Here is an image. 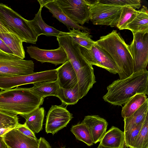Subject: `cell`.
<instances>
[{
	"label": "cell",
	"instance_id": "cell-1",
	"mask_svg": "<svg viewBox=\"0 0 148 148\" xmlns=\"http://www.w3.org/2000/svg\"><path fill=\"white\" fill-rule=\"evenodd\" d=\"M107 92L103 98L114 106L125 104L138 94L148 95V71L133 73L125 79L114 81L107 87Z\"/></svg>",
	"mask_w": 148,
	"mask_h": 148
},
{
	"label": "cell",
	"instance_id": "cell-2",
	"mask_svg": "<svg viewBox=\"0 0 148 148\" xmlns=\"http://www.w3.org/2000/svg\"><path fill=\"white\" fill-rule=\"evenodd\" d=\"M95 41L116 64L120 79H125L132 74L133 59L129 45L119 33L113 30Z\"/></svg>",
	"mask_w": 148,
	"mask_h": 148
},
{
	"label": "cell",
	"instance_id": "cell-3",
	"mask_svg": "<svg viewBox=\"0 0 148 148\" xmlns=\"http://www.w3.org/2000/svg\"><path fill=\"white\" fill-rule=\"evenodd\" d=\"M44 98L35 94L30 88L16 87L0 91V111L22 117L38 108Z\"/></svg>",
	"mask_w": 148,
	"mask_h": 148
},
{
	"label": "cell",
	"instance_id": "cell-4",
	"mask_svg": "<svg viewBox=\"0 0 148 148\" xmlns=\"http://www.w3.org/2000/svg\"><path fill=\"white\" fill-rule=\"evenodd\" d=\"M0 21L6 27L18 36L23 42L36 44L38 37L22 17L7 5L0 3Z\"/></svg>",
	"mask_w": 148,
	"mask_h": 148
},
{
	"label": "cell",
	"instance_id": "cell-5",
	"mask_svg": "<svg viewBox=\"0 0 148 148\" xmlns=\"http://www.w3.org/2000/svg\"><path fill=\"white\" fill-rule=\"evenodd\" d=\"M67 60L71 63L76 75L81 99L86 95L96 82L93 68L79 50L70 52L67 55Z\"/></svg>",
	"mask_w": 148,
	"mask_h": 148
},
{
	"label": "cell",
	"instance_id": "cell-6",
	"mask_svg": "<svg viewBox=\"0 0 148 148\" xmlns=\"http://www.w3.org/2000/svg\"><path fill=\"white\" fill-rule=\"evenodd\" d=\"M72 21L83 25L88 23L92 2L87 0H54Z\"/></svg>",
	"mask_w": 148,
	"mask_h": 148
},
{
	"label": "cell",
	"instance_id": "cell-7",
	"mask_svg": "<svg viewBox=\"0 0 148 148\" xmlns=\"http://www.w3.org/2000/svg\"><path fill=\"white\" fill-rule=\"evenodd\" d=\"M122 7L92 2L90 10V19L94 25L116 27Z\"/></svg>",
	"mask_w": 148,
	"mask_h": 148
},
{
	"label": "cell",
	"instance_id": "cell-8",
	"mask_svg": "<svg viewBox=\"0 0 148 148\" xmlns=\"http://www.w3.org/2000/svg\"><path fill=\"white\" fill-rule=\"evenodd\" d=\"M34 63L16 56L0 53V75H25L34 73Z\"/></svg>",
	"mask_w": 148,
	"mask_h": 148
},
{
	"label": "cell",
	"instance_id": "cell-9",
	"mask_svg": "<svg viewBox=\"0 0 148 148\" xmlns=\"http://www.w3.org/2000/svg\"><path fill=\"white\" fill-rule=\"evenodd\" d=\"M129 45L133 59V73L146 70L148 61V31L133 34Z\"/></svg>",
	"mask_w": 148,
	"mask_h": 148
},
{
	"label": "cell",
	"instance_id": "cell-10",
	"mask_svg": "<svg viewBox=\"0 0 148 148\" xmlns=\"http://www.w3.org/2000/svg\"><path fill=\"white\" fill-rule=\"evenodd\" d=\"M54 70L35 73L29 75L13 76L0 75V89L7 90L25 84L56 79Z\"/></svg>",
	"mask_w": 148,
	"mask_h": 148
},
{
	"label": "cell",
	"instance_id": "cell-11",
	"mask_svg": "<svg viewBox=\"0 0 148 148\" xmlns=\"http://www.w3.org/2000/svg\"><path fill=\"white\" fill-rule=\"evenodd\" d=\"M73 118L72 114L66 107L52 105L46 116L45 130L47 133L53 135L66 126Z\"/></svg>",
	"mask_w": 148,
	"mask_h": 148
},
{
	"label": "cell",
	"instance_id": "cell-12",
	"mask_svg": "<svg viewBox=\"0 0 148 148\" xmlns=\"http://www.w3.org/2000/svg\"><path fill=\"white\" fill-rule=\"evenodd\" d=\"M80 47L82 55L92 66L105 69L113 74L118 73V68L114 62L96 43L90 50L80 46Z\"/></svg>",
	"mask_w": 148,
	"mask_h": 148
},
{
	"label": "cell",
	"instance_id": "cell-13",
	"mask_svg": "<svg viewBox=\"0 0 148 148\" xmlns=\"http://www.w3.org/2000/svg\"><path fill=\"white\" fill-rule=\"evenodd\" d=\"M27 48V51L30 57L42 63L48 62L56 66L62 64L67 60L66 53L60 46L53 50L42 49L32 45Z\"/></svg>",
	"mask_w": 148,
	"mask_h": 148
},
{
	"label": "cell",
	"instance_id": "cell-14",
	"mask_svg": "<svg viewBox=\"0 0 148 148\" xmlns=\"http://www.w3.org/2000/svg\"><path fill=\"white\" fill-rule=\"evenodd\" d=\"M8 148H38V139L27 136L15 128L9 131L3 136Z\"/></svg>",
	"mask_w": 148,
	"mask_h": 148
},
{
	"label": "cell",
	"instance_id": "cell-15",
	"mask_svg": "<svg viewBox=\"0 0 148 148\" xmlns=\"http://www.w3.org/2000/svg\"><path fill=\"white\" fill-rule=\"evenodd\" d=\"M88 127L93 143L100 142L106 132L108 123L106 120L98 115L86 116L82 121Z\"/></svg>",
	"mask_w": 148,
	"mask_h": 148
},
{
	"label": "cell",
	"instance_id": "cell-16",
	"mask_svg": "<svg viewBox=\"0 0 148 148\" xmlns=\"http://www.w3.org/2000/svg\"><path fill=\"white\" fill-rule=\"evenodd\" d=\"M57 82L61 88L70 89L77 84V79L75 70L70 61L67 60L56 69Z\"/></svg>",
	"mask_w": 148,
	"mask_h": 148
},
{
	"label": "cell",
	"instance_id": "cell-17",
	"mask_svg": "<svg viewBox=\"0 0 148 148\" xmlns=\"http://www.w3.org/2000/svg\"><path fill=\"white\" fill-rule=\"evenodd\" d=\"M0 38L16 56L22 59L25 58V53L23 45V41L3 25H0Z\"/></svg>",
	"mask_w": 148,
	"mask_h": 148
},
{
	"label": "cell",
	"instance_id": "cell-18",
	"mask_svg": "<svg viewBox=\"0 0 148 148\" xmlns=\"http://www.w3.org/2000/svg\"><path fill=\"white\" fill-rule=\"evenodd\" d=\"M42 8H40L32 20H27L28 22L38 37L41 35L47 36H55L57 37L62 34L64 32L60 31L46 24L44 21L41 16Z\"/></svg>",
	"mask_w": 148,
	"mask_h": 148
},
{
	"label": "cell",
	"instance_id": "cell-19",
	"mask_svg": "<svg viewBox=\"0 0 148 148\" xmlns=\"http://www.w3.org/2000/svg\"><path fill=\"white\" fill-rule=\"evenodd\" d=\"M60 22L64 24L69 30L71 29H78L82 31L90 32V29L83 26L76 24L71 20L63 12L61 9L54 0H49L44 6Z\"/></svg>",
	"mask_w": 148,
	"mask_h": 148
},
{
	"label": "cell",
	"instance_id": "cell-20",
	"mask_svg": "<svg viewBox=\"0 0 148 148\" xmlns=\"http://www.w3.org/2000/svg\"><path fill=\"white\" fill-rule=\"evenodd\" d=\"M100 143L109 148H125L124 132L112 126L106 132Z\"/></svg>",
	"mask_w": 148,
	"mask_h": 148
},
{
	"label": "cell",
	"instance_id": "cell-21",
	"mask_svg": "<svg viewBox=\"0 0 148 148\" xmlns=\"http://www.w3.org/2000/svg\"><path fill=\"white\" fill-rule=\"evenodd\" d=\"M45 110L43 107L38 108L25 115L24 124L34 134L38 133L42 130Z\"/></svg>",
	"mask_w": 148,
	"mask_h": 148
},
{
	"label": "cell",
	"instance_id": "cell-22",
	"mask_svg": "<svg viewBox=\"0 0 148 148\" xmlns=\"http://www.w3.org/2000/svg\"><path fill=\"white\" fill-rule=\"evenodd\" d=\"M31 90L38 97L44 98L49 96L57 97L59 87L56 80L45 81L33 84Z\"/></svg>",
	"mask_w": 148,
	"mask_h": 148
},
{
	"label": "cell",
	"instance_id": "cell-23",
	"mask_svg": "<svg viewBox=\"0 0 148 148\" xmlns=\"http://www.w3.org/2000/svg\"><path fill=\"white\" fill-rule=\"evenodd\" d=\"M126 29L130 30L133 33L141 32L148 31V11L144 5L138 10L136 17L127 26Z\"/></svg>",
	"mask_w": 148,
	"mask_h": 148
},
{
	"label": "cell",
	"instance_id": "cell-24",
	"mask_svg": "<svg viewBox=\"0 0 148 148\" xmlns=\"http://www.w3.org/2000/svg\"><path fill=\"white\" fill-rule=\"evenodd\" d=\"M148 99L132 115L124 119V131L142 124L148 114Z\"/></svg>",
	"mask_w": 148,
	"mask_h": 148
},
{
	"label": "cell",
	"instance_id": "cell-25",
	"mask_svg": "<svg viewBox=\"0 0 148 148\" xmlns=\"http://www.w3.org/2000/svg\"><path fill=\"white\" fill-rule=\"evenodd\" d=\"M67 33L71 38L73 44H78L88 50L91 49L96 43L95 41L92 39V36L90 35V32L73 28Z\"/></svg>",
	"mask_w": 148,
	"mask_h": 148
},
{
	"label": "cell",
	"instance_id": "cell-26",
	"mask_svg": "<svg viewBox=\"0 0 148 148\" xmlns=\"http://www.w3.org/2000/svg\"><path fill=\"white\" fill-rule=\"evenodd\" d=\"M147 95L143 94H137L132 97L122 107L121 115L125 119L132 115L146 101Z\"/></svg>",
	"mask_w": 148,
	"mask_h": 148
},
{
	"label": "cell",
	"instance_id": "cell-27",
	"mask_svg": "<svg viewBox=\"0 0 148 148\" xmlns=\"http://www.w3.org/2000/svg\"><path fill=\"white\" fill-rule=\"evenodd\" d=\"M57 97L62 102V105H74L80 99L78 84L73 88L66 89L59 86Z\"/></svg>",
	"mask_w": 148,
	"mask_h": 148
},
{
	"label": "cell",
	"instance_id": "cell-28",
	"mask_svg": "<svg viewBox=\"0 0 148 148\" xmlns=\"http://www.w3.org/2000/svg\"><path fill=\"white\" fill-rule=\"evenodd\" d=\"M71 131L77 140L83 142L88 146L94 144L89 130L84 123L82 122L73 125Z\"/></svg>",
	"mask_w": 148,
	"mask_h": 148
},
{
	"label": "cell",
	"instance_id": "cell-29",
	"mask_svg": "<svg viewBox=\"0 0 148 148\" xmlns=\"http://www.w3.org/2000/svg\"><path fill=\"white\" fill-rule=\"evenodd\" d=\"M138 13V10L132 7H122L116 27L120 30L126 29L127 25L134 19Z\"/></svg>",
	"mask_w": 148,
	"mask_h": 148
},
{
	"label": "cell",
	"instance_id": "cell-30",
	"mask_svg": "<svg viewBox=\"0 0 148 148\" xmlns=\"http://www.w3.org/2000/svg\"><path fill=\"white\" fill-rule=\"evenodd\" d=\"M148 114L142 124L132 148H148Z\"/></svg>",
	"mask_w": 148,
	"mask_h": 148
},
{
	"label": "cell",
	"instance_id": "cell-31",
	"mask_svg": "<svg viewBox=\"0 0 148 148\" xmlns=\"http://www.w3.org/2000/svg\"><path fill=\"white\" fill-rule=\"evenodd\" d=\"M19 123L17 116L0 111V128H15Z\"/></svg>",
	"mask_w": 148,
	"mask_h": 148
},
{
	"label": "cell",
	"instance_id": "cell-32",
	"mask_svg": "<svg viewBox=\"0 0 148 148\" xmlns=\"http://www.w3.org/2000/svg\"><path fill=\"white\" fill-rule=\"evenodd\" d=\"M99 2L120 7L129 6L134 9H139L141 7L140 0H98Z\"/></svg>",
	"mask_w": 148,
	"mask_h": 148
},
{
	"label": "cell",
	"instance_id": "cell-33",
	"mask_svg": "<svg viewBox=\"0 0 148 148\" xmlns=\"http://www.w3.org/2000/svg\"><path fill=\"white\" fill-rule=\"evenodd\" d=\"M142 124L124 131L125 143L126 147L132 148Z\"/></svg>",
	"mask_w": 148,
	"mask_h": 148
},
{
	"label": "cell",
	"instance_id": "cell-34",
	"mask_svg": "<svg viewBox=\"0 0 148 148\" xmlns=\"http://www.w3.org/2000/svg\"><path fill=\"white\" fill-rule=\"evenodd\" d=\"M15 128L24 135L35 139H38L36 136L35 134L27 127L24 124H19Z\"/></svg>",
	"mask_w": 148,
	"mask_h": 148
},
{
	"label": "cell",
	"instance_id": "cell-35",
	"mask_svg": "<svg viewBox=\"0 0 148 148\" xmlns=\"http://www.w3.org/2000/svg\"><path fill=\"white\" fill-rule=\"evenodd\" d=\"M0 53L11 56H16L1 38H0Z\"/></svg>",
	"mask_w": 148,
	"mask_h": 148
},
{
	"label": "cell",
	"instance_id": "cell-36",
	"mask_svg": "<svg viewBox=\"0 0 148 148\" xmlns=\"http://www.w3.org/2000/svg\"><path fill=\"white\" fill-rule=\"evenodd\" d=\"M38 148H51L50 143L44 138L40 137L38 139Z\"/></svg>",
	"mask_w": 148,
	"mask_h": 148
},
{
	"label": "cell",
	"instance_id": "cell-37",
	"mask_svg": "<svg viewBox=\"0 0 148 148\" xmlns=\"http://www.w3.org/2000/svg\"><path fill=\"white\" fill-rule=\"evenodd\" d=\"M13 128H0V136H3L5 134Z\"/></svg>",
	"mask_w": 148,
	"mask_h": 148
},
{
	"label": "cell",
	"instance_id": "cell-38",
	"mask_svg": "<svg viewBox=\"0 0 148 148\" xmlns=\"http://www.w3.org/2000/svg\"><path fill=\"white\" fill-rule=\"evenodd\" d=\"M0 148H8L4 140L3 136H0Z\"/></svg>",
	"mask_w": 148,
	"mask_h": 148
},
{
	"label": "cell",
	"instance_id": "cell-39",
	"mask_svg": "<svg viewBox=\"0 0 148 148\" xmlns=\"http://www.w3.org/2000/svg\"><path fill=\"white\" fill-rule=\"evenodd\" d=\"M97 148H109L107 147H106L103 146L102 145H101V144H99L98 147Z\"/></svg>",
	"mask_w": 148,
	"mask_h": 148
},
{
	"label": "cell",
	"instance_id": "cell-40",
	"mask_svg": "<svg viewBox=\"0 0 148 148\" xmlns=\"http://www.w3.org/2000/svg\"><path fill=\"white\" fill-rule=\"evenodd\" d=\"M0 25H3L2 23H1V22L0 21Z\"/></svg>",
	"mask_w": 148,
	"mask_h": 148
},
{
	"label": "cell",
	"instance_id": "cell-41",
	"mask_svg": "<svg viewBox=\"0 0 148 148\" xmlns=\"http://www.w3.org/2000/svg\"><path fill=\"white\" fill-rule=\"evenodd\" d=\"M65 148L64 147H60V148Z\"/></svg>",
	"mask_w": 148,
	"mask_h": 148
}]
</instances>
